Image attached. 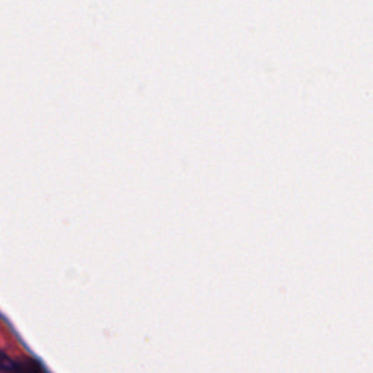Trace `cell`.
<instances>
[{
	"instance_id": "obj_1",
	"label": "cell",
	"mask_w": 373,
	"mask_h": 373,
	"mask_svg": "<svg viewBox=\"0 0 373 373\" xmlns=\"http://www.w3.org/2000/svg\"><path fill=\"white\" fill-rule=\"evenodd\" d=\"M0 373H47L41 362L26 358L13 359L3 350H0Z\"/></svg>"
}]
</instances>
